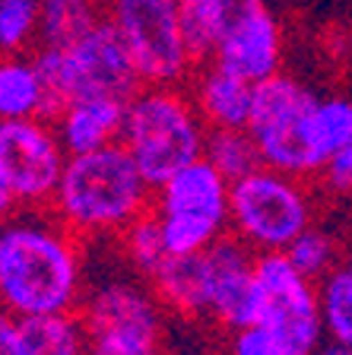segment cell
Masks as SVG:
<instances>
[{
  "label": "cell",
  "mask_w": 352,
  "mask_h": 355,
  "mask_svg": "<svg viewBox=\"0 0 352 355\" xmlns=\"http://www.w3.org/2000/svg\"><path fill=\"white\" fill-rule=\"evenodd\" d=\"M89 355H169V349L149 340H92Z\"/></svg>",
  "instance_id": "29"
},
{
  "label": "cell",
  "mask_w": 352,
  "mask_h": 355,
  "mask_svg": "<svg viewBox=\"0 0 352 355\" xmlns=\"http://www.w3.org/2000/svg\"><path fill=\"white\" fill-rule=\"evenodd\" d=\"M317 304L327 340L352 343V273L346 263L317 279Z\"/></svg>",
  "instance_id": "23"
},
{
  "label": "cell",
  "mask_w": 352,
  "mask_h": 355,
  "mask_svg": "<svg viewBox=\"0 0 352 355\" xmlns=\"http://www.w3.org/2000/svg\"><path fill=\"white\" fill-rule=\"evenodd\" d=\"M0 355H29L26 352V343H22L19 318H13L3 308H0Z\"/></svg>",
  "instance_id": "30"
},
{
  "label": "cell",
  "mask_w": 352,
  "mask_h": 355,
  "mask_svg": "<svg viewBox=\"0 0 352 355\" xmlns=\"http://www.w3.org/2000/svg\"><path fill=\"white\" fill-rule=\"evenodd\" d=\"M317 222V200L308 178L257 165L232 181L228 235L244 241L254 254H286L289 244Z\"/></svg>",
  "instance_id": "5"
},
{
  "label": "cell",
  "mask_w": 352,
  "mask_h": 355,
  "mask_svg": "<svg viewBox=\"0 0 352 355\" xmlns=\"http://www.w3.org/2000/svg\"><path fill=\"white\" fill-rule=\"evenodd\" d=\"M210 60L248 83L267 80L283 70V26L264 7L260 13L238 22L232 32H226Z\"/></svg>",
  "instance_id": "13"
},
{
  "label": "cell",
  "mask_w": 352,
  "mask_h": 355,
  "mask_svg": "<svg viewBox=\"0 0 352 355\" xmlns=\"http://www.w3.org/2000/svg\"><path fill=\"white\" fill-rule=\"evenodd\" d=\"M317 187L333 200H352V143H346L340 153H333L327 162L321 165V171L315 175Z\"/></svg>",
  "instance_id": "27"
},
{
  "label": "cell",
  "mask_w": 352,
  "mask_h": 355,
  "mask_svg": "<svg viewBox=\"0 0 352 355\" xmlns=\"http://www.w3.org/2000/svg\"><path fill=\"white\" fill-rule=\"evenodd\" d=\"M343 263L349 266V273H352V248H346V254H343Z\"/></svg>",
  "instance_id": "33"
},
{
  "label": "cell",
  "mask_w": 352,
  "mask_h": 355,
  "mask_svg": "<svg viewBox=\"0 0 352 355\" xmlns=\"http://www.w3.org/2000/svg\"><path fill=\"white\" fill-rule=\"evenodd\" d=\"M51 121V96L35 58L0 54V121Z\"/></svg>",
  "instance_id": "17"
},
{
  "label": "cell",
  "mask_w": 352,
  "mask_h": 355,
  "mask_svg": "<svg viewBox=\"0 0 352 355\" xmlns=\"http://www.w3.org/2000/svg\"><path fill=\"white\" fill-rule=\"evenodd\" d=\"M187 92H191L200 118L206 121L210 130H219V127L248 130L251 105H254V83L228 73L213 60H203L194 70Z\"/></svg>",
  "instance_id": "14"
},
{
  "label": "cell",
  "mask_w": 352,
  "mask_h": 355,
  "mask_svg": "<svg viewBox=\"0 0 352 355\" xmlns=\"http://www.w3.org/2000/svg\"><path fill=\"white\" fill-rule=\"evenodd\" d=\"M315 102L317 92L283 70L254 83L248 133L257 143L260 165L295 178L317 175V162L308 143V118Z\"/></svg>",
  "instance_id": "8"
},
{
  "label": "cell",
  "mask_w": 352,
  "mask_h": 355,
  "mask_svg": "<svg viewBox=\"0 0 352 355\" xmlns=\"http://www.w3.org/2000/svg\"><path fill=\"white\" fill-rule=\"evenodd\" d=\"M124 111H127L124 98H108V96L67 102L54 114V127H58V137L64 143L67 155L96 153V149H105L111 143H121Z\"/></svg>",
  "instance_id": "15"
},
{
  "label": "cell",
  "mask_w": 352,
  "mask_h": 355,
  "mask_svg": "<svg viewBox=\"0 0 352 355\" xmlns=\"http://www.w3.org/2000/svg\"><path fill=\"white\" fill-rule=\"evenodd\" d=\"M308 143L317 171L333 153L352 143V96H317L308 118Z\"/></svg>",
  "instance_id": "21"
},
{
  "label": "cell",
  "mask_w": 352,
  "mask_h": 355,
  "mask_svg": "<svg viewBox=\"0 0 352 355\" xmlns=\"http://www.w3.org/2000/svg\"><path fill=\"white\" fill-rule=\"evenodd\" d=\"M35 64L51 96V121L67 102L92 96L127 102L143 86L124 38L117 35L108 16H102L92 29L70 44H58V48L38 44Z\"/></svg>",
  "instance_id": "4"
},
{
  "label": "cell",
  "mask_w": 352,
  "mask_h": 355,
  "mask_svg": "<svg viewBox=\"0 0 352 355\" xmlns=\"http://www.w3.org/2000/svg\"><path fill=\"white\" fill-rule=\"evenodd\" d=\"M343 254L346 251H343V244H340L337 232L324 229V225L315 222L311 229H305L292 244H289L286 257L292 260L308 279L317 282V279H324V276L330 273V270H337V266L343 263Z\"/></svg>",
  "instance_id": "25"
},
{
  "label": "cell",
  "mask_w": 352,
  "mask_h": 355,
  "mask_svg": "<svg viewBox=\"0 0 352 355\" xmlns=\"http://www.w3.org/2000/svg\"><path fill=\"white\" fill-rule=\"evenodd\" d=\"M111 244H115L117 257L127 263V270L146 282L153 279V276L159 273V266L171 257L169 244H165V235H162V222L153 209L137 216Z\"/></svg>",
  "instance_id": "19"
},
{
  "label": "cell",
  "mask_w": 352,
  "mask_h": 355,
  "mask_svg": "<svg viewBox=\"0 0 352 355\" xmlns=\"http://www.w3.org/2000/svg\"><path fill=\"white\" fill-rule=\"evenodd\" d=\"M105 0H42V32L38 44L58 48L70 44L102 19Z\"/></svg>",
  "instance_id": "22"
},
{
  "label": "cell",
  "mask_w": 352,
  "mask_h": 355,
  "mask_svg": "<svg viewBox=\"0 0 352 355\" xmlns=\"http://www.w3.org/2000/svg\"><path fill=\"white\" fill-rule=\"evenodd\" d=\"M315 355H352V343H333V340H327Z\"/></svg>",
  "instance_id": "32"
},
{
  "label": "cell",
  "mask_w": 352,
  "mask_h": 355,
  "mask_svg": "<svg viewBox=\"0 0 352 355\" xmlns=\"http://www.w3.org/2000/svg\"><path fill=\"white\" fill-rule=\"evenodd\" d=\"M203 263V320L232 333L257 318V254L226 235L200 254Z\"/></svg>",
  "instance_id": "12"
},
{
  "label": "cell",
  "mask_w": 352,
  "mask_h": 355,
  "mask_svg": "<svg viewBox=\"0 0 352 355\" xmlns=\"http://www.w3.org/2000/svg\"><path fill=\"white\" fill-rule=\"evenodd\" d=\"M13 209H16V200H13V193H10L7 181H3V171H0V219L10 216Z\"/></svg>",
  "instance_id": "31"
},
{
  "label": "cell",
  "mask_w": 352,
  "mask_h": 355,
  "mask_svg": "<svg viewBox=\"0 0 352 355\" xmlns=\"http://www.w3.org/2000/svg\"><path fill=\"white\" fill-rule=\"evenodd\" d=\"M203 159L216 171H222L228 181H238V178H244L248 171H254L260 165V153H257V143L251 140V133L228 130V127L206 133Z\"/></svg>",
  "instance_id": "24"
},
{
  "label": "cell",
  "mask_w": 352,
  "mask_h": 355,
  "mask_svg": "<svg viewBox=\"0 0 352 355\" xmlns=\"http://www.w3.org/2000/svg\"><path fill=\"white\" fill-rule=\"evenodd\" d=\"M42 0H0V54H22L38 42Z\"/></svg>",
  "instance_id": "26"
},
{
  "label": "cell",
  "mask_w": 352,
  "mask_h": 355,
  "mask_svg": "<svg viewBox=\"0 0 352 355\" xmlns=\"http://www.w3.org/2000/svg\"><path fill=\"white\" fill-rule=\"evenodd\" d=\"M162 308L178 320H203V263L200 254L169 257L149 279Z\"/></svg>",
  "instance_id": "18"
},
{
  "label": "cell",
  "mask_w": 352,
  "mask_h": 355,
  "mask_svg": "<svg viewBox=\"0 0 352 355\" xmlns=\"http://www.w3.org/2000/svg\"><path fill=\"white\" fill-rule=\"evenodd\" d=\"M232 181L206 159L178 168L169 181L153 187V213L171 257H191L228 235Z\"/></svg>",
  "instance_id": "6"
},
{
  "label": "cell",
  "mask_w": 352,
  "mask_h": 355,
  "mask_svg": "<svg viewBox=\"0 0 352 355\" xmlns=\"http://www.w3.org/2000/svg\"><path fill=\"white\" fill-rule=\"evenodd\" d=\"M67 149L48 118L0 121V171L16 207H48L67 168Z\"/></svg>",
  "instance_id": "11"
},
{
  "label": "cell",
  "mask_w": 352,
  "mask_h": 355,
  "mask_svg": "<svg viewBox=\"0 0 352 355\" xmlns=\"http://www.w3.org/2000/svg\"><path fill=\"white\" fill-rule=\"evenodd\" d=\"M80 320L89 340H149L165 343L169 333V311L162 308L159 295L146 279L127 270L121 260L117 273H89L86 295L80 304Z\"/></svg>",
  "instance_id": "10"
},
{
  "label": "cell",
  "mask_w": 352,
  "mask_h": 355,
  "mask_svg": "<svg viewBox=\"0 0 352 355\" xmlns=\"http://www.w3.org/2000/svg\"><path fill=\"white\" fill-rule=\"evenodd\" d=\"M48 209L86 244H105L115 241L137 216L153 209V184L124 143H111L67 159Z\"/></svg>",
  "instance_id": "2"
},
{
  "label": "cell",
  "mask_w": 352,
  "mask_h": 355,
  "mask_svg": "<svg viewBox=\"0 0 352 355\" xmlns=\"http://www.w3.org/2000/svg\"><path fill=\"white\" fill-rule=\"evenodd\" d=\"M29 355H89V333L80 314H48L19 320Z\"/></svg>",
  "instance_id": "20"
},
{
  "label": "cell",
  "mask_w": 352,
  "mask_h": 355,
  "mask_svg": "<svg viewBox=\"0 0 352 355\" xmlns=\"http://www.w3.org/2000/svg\"><path fill=\"white\" fill-rule=\"evenodd\" d=\"M89 286L86 241L48 207H16L0 219V308L13 318L80 311Z\"/></svg>",
  "instance_id": "1"
},
{
  "label": "cell",
  "mask_w": 352,
  "mask_h": 355,
  "mask_svg": "<svg viewBox=\"0 0 352 355\" xmlns=\"http://www.w3.org/2000/svg\"><path fill=\"white\" fill-rule=\"evenodd\" d=\"M257 327L289 355H315L327 343L317 304V282L286 254H257Z\"/></svg>",
  "instance_id": "9"
},
{
  "label": "cell",
  "mask_w": 352,
  "mask_h": 355,
  "mask_svg": "<svg viewBox=\"0 0 352 355\" xmlns=\"http://www.w3.org/2000/svg\"><path fill=\"white\" fill-rule=\"evenodd\" d=\"M206 121L184 86H140L127 98L121 143L153 187L203 159Z\"/></svg>",
  "instance_id": "3"
},
{
  "label": "cell",
  "mask_w": 352,
  "mask_h": 355,
  "mask_svg": "<svg viewBox=\"0 0 352 355\" xmlns=\"http://www.w3.org/2000/svg\"><path fill=\"white\" fill-rule=\"evenodd\" d=\"M222 355H289L286 349L273 340L264 327H242V330L226 333V349Z\"/></svg>",
  "instance_id": "28"
},
{
  "label": "cell",
  "mask_w": 352,
  "mask_h": 355,
  "mask_svg": "<svg viewBox=\"0 0 352 355\" xmlns=\"http://www.w3.org/2000/svg\"><path fill=\"white\" fill-rule=\"evenodd\" d=\"M105 16L124 38L143 86H184L200 67L178 0H105Z\"/></svg>",
  "instance_id": "7"
},
{
  "label": "cell",
  "mask_w": 352,
  "mask_h": 355,
  "mask_svg": "<svg viewBox=\"0 0 352 355\" xmlns=\"http://www.w3.org/2000/svg\"><path fill=\"white\" fill-rule=\"evenodd\" d=\"M264 7L267 0H178L184 35L197 64L210 60L226 32H232L238 22L260 13Z\"/></svg>",
  "instance_id": "16"
}]
</instances>
